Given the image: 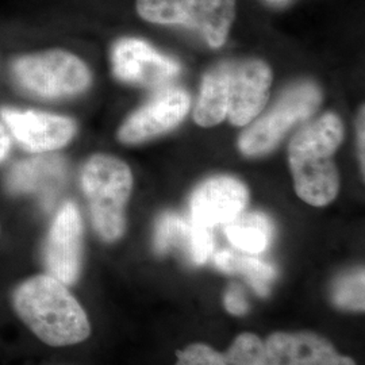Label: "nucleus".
I'll return each instance as SVG.
<instances>
[{
  "instance_id": "1",
  "label": "nucleus",
  "mask_w": 365,
  "mask_h": 365,
  "mask_svg": "<svg viewBox=\"0 0 365 365\" xmlns=\"http://www.w3.org/2000/svg\"><path fill=\"white\" fill-rule=\"evenodd\" d=\"M11 303L25 327L49 346L75 345L91 334L90 319L78 300L51 274H34L19 283Z\"/></svg>"
},
{
  "instance_id": "2",
  "label": "nucleus",
  "mask_w": 365,
  "mask_h": 365,
  "mask_svg": "<svg viewBox=\"0 0 365 365\" xmlns=\"http://www.w3.org/2000/svg\"><path fill=\"white\" fill-rule=\"evenodd\" d=\"M342 137L341 119L327 113L300 129L291 140L288 158L295 191L312 206H327L339 194V170L333 156Z\"/></svg>"
},
{
  "instance_id": "3",
  "label": "nucleus",
  "mask_w": 365,
  "mask_h": 365,
  "mask_svg": "<svg viewBox=\"0 0 365 365\" xmlns=\"http://www.w3.org/2000/svg\"><path fill=\"white\" fill-rule=\"evenodd\" d=\"M225 354L235 365H356L313 331H276L265 341L242 333Z\"/></svg>"
},
{
  "instance_id": "4",
  "label": "nucleus",
  "mask_w": 365,
  "mask_h": 365,
  "mask_svg": "<svg viewBox=\"0 0 365 365\" xmlns=\"http://www.w3.org/2000/svg\"><path fill=\"white\" fill-rule=\"evenodd\" d=\"M81 187L96 235L106 242L119 240L126 229V205L133 188L129 165L117 157L95 155L81 170Z\"/></svg>"
},
{
  "instance_id": "5",
  "label": "nucleus",
  "mask_w": 365,
  "mask_h": 365,
  "mask_svg": "<svg viewBox=\"0 0 365 365\" xmlns=\"http://www.w3.org/2000/svg\"><path fill=\"white\" fill-rule=\"evenodd\" d=\"M11 73L24 91L42 99L76 96L88 90L92 81L87 64L61 49L19 56L13 61Z\"/></svg>"
},
{
  "instance_id": "6",
  "label": "nucleus",
  "mask_w": 365,
  "mask_h": 365,
  "mask_svg": "<svg viewBox=\"0 0 365 365\" xmlns=\"http://www.w3.org/2000/svg\"><path fill=\"white\" fill-rule=\"evenodd\" d=\"M321 99V90L313 83L291 87L264 117L242 133L238 143L240 150L250 157L271 152L292 126L313 114Z\"/></svg>"
},
{
  "instance_id": "7",
  "label": "nucleus",
  "mask_w": 365,
  "mask_h": 365,
  "mask_svg": "<svg viewBox=\"0 0 365 365\" xmlns=\"http://www.w3.org/2000/svg\"><path fill=\"white\" fill-rule=\"evenodd\" d=\"M83 257V220L78 206L66 202L53 218L45 241L46 274L66 286L78 282Z\"/></svg>"
},
{
  "instance_id": "8",
  "label": "nucleus",
  "mask_w": 365,
  "mask_h": 365,
  "mask_svg": "<svg viewBox=\"0 0 365 365\" xmlns=\"http://www.w3.org/2000/svg\"><path fill=\"white\" fill-rule=\"evenodd\" d=\"M0 118L18 144L30 153L61 149L72 141L78 130L73 119L37 110L1 107Z\"/></svg>"
},
{
  "instance_id": "9",
  "label": "nucleus",
  "mask_w": 365,
  "mask_h": 365,
  "mask_svg": "<svg viewBox=\"0 0 365 365\" xmlns=\"http://www.w3.org/2000/svg\"><path fill=\"white\" fill-rule=\"evenodd\" d=\"M111 64L115 78L143 87H164L179 75V64L149 43L137 38H122L111 51Z\"/></svg>"
},
{
  "instance_id": "10",
  "label": "nucleus",
  "mask_w": 365,
  "mask_h": 365,
  "mask_svg": "<svg viewBox=\"0 0 365 365\" xmlns=\"http://www.w3.org/2000/svg\"><path fill=\"white\" fill-rule=\"evenodd\" d=\"M190 106V96L182 90H164L122 123L118 140L122 144H140L170 130L187 115Z\"/></svg>"
},
{
  "instance_id": "11",
  "label": "nucleus",
  "mask_w": 365,
  "mask_h": 365,
  "mask_svg": "<svg viewBox=\"0 0 365 365\" xmlns=\"http://www.w3.org/2000/svg\"><path fill=\"white\" fill-rule=\"evenodd\" d=\"M272 73L260 60L230 66L227 115L235 126H245L260 114L269 96Z\"/></svg>"
},
{
  "instance_id": "12",
  "label": "nucleus",
  "mask_w": 365,
  "mask_h": 365,
  "mask_svg": "<svg viewBox=\"0 0 365 365\" xmlns=\"http://www.w3.org/2000/svg\"><path fill=\"white\" fill-rule=\"evenodd\" d=\"M247 187L235 178L217 176L200 184L191 196V220L212 229L233 221L247 207Z\"/></svg>"
},
{
  "instance_id": "13",
  "label": "nucleus",
  "mask_w": 365,
  "mask_h": 365,
  "mask_svg": "<svg viewBox=\"0 0 365 365\" xmlns=\"http://www.w3.org/2000/svg\"><path fill=\"white\" fill-rule=\"evenodd\" d=\"M153 244L160 255L179 248L194 264H205L212 253L214 238L210 227L179 214L165 212L157 221Z\"/></svg>"
},
{
  "instance_id": "14",
  "label": "nucleus",
  "mask_w": 365,
  "mask_h": 365,
  "mask_svg": "<svg viewBox=\"0 0 365 365\" xmlns=\"http://www.w3.org/2000/svg\"><path fill=\"white\" fill-rule=\"evenodd\" d=\"M235 16V0H191L188 27L199 31L211 48L227 38Z\"/></svg>"
},
{
  "instance_id": "15",
  "label": "nucleus",
  "mask_w": 365,
  "mask_h": 365,
  "mask_svg": "<svg viewBox=\"0 0 365 365\" xmlns=\"http://www.w3.org/2000/svg\"><path fill=\"white\" fill-rule=\"evenodd\" d=\"M229 64H221L206 73L194 111V119L202 128H212L227 115Z\"/></svg>"
},
{
  "instance_id": "16",
  "label": "nucleus",
  "mask_w": 365,
  "mask_h": 365,
  "mask_svg": "<svg viewBox=\"0 0 365 365\" xmlns=\"http://www.w3.org/2000/svg\"><path fill=\"white\" fill-rule=\"evenodd\" d=\"M225 233L233 247L250 255H259L269 247L274 225L262 212H241L226 223Z\"/></svg>"
},
{
  "instance_id": "17",
  "label": "nucleus",
  "mask_w": 365,
  "mask_h": 365,
  "mask_svg": "<svg viewBox=\"0 0 365 365\" xmlns=\"http://www.w3.org/2000/svg\"><path fill=\"white\" fill-rule=\"evenodd\" d=\"M215 264L223 272L242 274L260 297L269 294L274 269L268 262L232 250H221L215 255Z\"/></svg>"
},
{
  "instance_id": "18",
  "label": "nucleus",
  "mask_w": 365,
  "mask_h": 365,
  "mask_svg": "<svg viewBox=\"0 0 365 365\" xmlns=\"http://www.w3.org/2000/svg\"><path fill=\"white\" fill-rule=\"evenodd\" d=\"M135 9L146 22L188 26L191 0H137Z\"/></svg>"
},
{
  "instance_id": "19",
  "label": "nucleus",
  "mask_w": 365,
  "mask_h": 365,
  "mask_svg": "<svg viewBox=\"0 0 365 365\" xmlns=\"http://www.w3.org/2000/svg\"><path fill=\"white\" fill-rule=\"evenodd\" d=\"M364 269H356L341 276L336 282L331 297L339 309L364 312Z\"/></svg>"
},
{
  "instance_id": "20",
  "label": "nucleus",
  "mask_w": 365,
  "mask_h": 365,
  "mask_svg": "<svg viewBox=\"0 0 365 365\" xmlns=\"http://www.w3.org/2000/svg\"><path fill=\"white\" fill-rule=\"evenodd\" d=\"M176 365H235L225 353L214 351L205 344H191L178 353Z\"/></svg>"
},
{
  "instance_id": "21",
  "label": "nucleus",
  "mask_w": 365,
  "mask_h": 365,
  "mask_svg": "<svg viewBox=\"0 0 365 365\" xmlns=\"http://www.w3.org/2000/svg\"><path fill=\"white\" fill-rule=\"evenodd\" d=\"M225 307L233 315H244L248 313V300L244 289L237 284H232L225 295Z\"/></svg>"
},
{
  "instance_id": "22",
  "label": "nucleus",
  "mask_w": 365,
  "mask_h": 365,
  "mask_svg": "<svg viewBox=\"0 0 365 365\" xmlns=\"http://www.w3.org/2000/svg\"><path fill=\"white\" fill-rule=\"evenodd\" d=\"M364 107L361 108L359 117H357V141H359V158L361 163V170L364 173L365 157H364V135H365V123H364Z\"/></svg>"
},
{
  "instance_id": "23",
  "label": "nucleus",
  "mask_w": 365,
  "mask_h": 365,
  "mask_svg": "<svg viewBox=\"0 0 365 365\" xmlns=\"http://www.w3.org/2000/svg\"><path fill=\"white\" fill-rule=\"evenodd\" d=\"M11 148V138L7 128L0 122V164L9 156Z\"/></svg>"
},
{
  "instance_id": "24",
  "label": "nucleus",
  "mask_w": 365,
  "mask_h": 365,
  "mask_svg": "<svg viewBox=\"0 0 365 365\" xmlns=\"http://www.w3.org/2000/svg\"><path fill=\"white\" fill-rule=\"evenodd\" d=\"M269 3H272V4H280V3H283V1H286V0H268Z\"/></svg>"
},
{
  "instance_id": "25",
  "label": "nucleus",
  "mask_w": 365,
  "mask_h": 365,
  "mask_svg": "<svg viewBox=\"0 0 365 365\" xmlns=\"http://www.w3.org/2000/svg\"><path fill=\"white\" fill-rule=\"evenodd\" d=\"M0 232H1V229H0Z\"/></svg>"
}]
</instances>
